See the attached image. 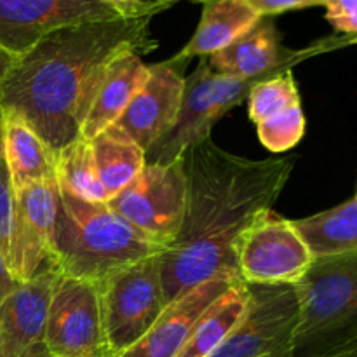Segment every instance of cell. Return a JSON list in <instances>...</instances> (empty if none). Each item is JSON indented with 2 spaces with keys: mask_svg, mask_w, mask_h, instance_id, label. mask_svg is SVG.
I'll use <instances>...</instances> for the list:
<instances>
[{
  "mask_svg": "<svg viewBox=\"0 0 357 357\" xmlns=\"http://www.w3.org/2000/svg\"><path fill=\"white\" fill-rule=\"evenodd\" d=\"M293 162V157L253 160L234 155L216 146L211 136L187 150L183 223L160 255L167 303L209 279H239L237 241L260 213L272 209Z\"/></svg>",
  "mask_w": 357,
  "mask_h": 357,
  "instance_id": "1",
  "label": "cell"
},
{
  "mask_svg": "<svg viewBox=\"0 0 357 357\" xmlns=\"http://www.w3.org/2000/svg\"><path fill=\"white\" fill-rule=\"evenodd\" d=\"M153 16H121L61 28L14 59L0 87V110L23 119L58 155L80 138L98 86L124 51L157 47Z\"/></svg>",
  "mask_w": 357,
  "mask_h": 357,
  "instance_id": "2",
  "label": "cell"
},
{
  "mask_svg": "<svg viewBox=\"0 0 357 357\" xmlns=\"http://www.w3.org/2000/svg\"><path fill=\"white\" fill-rule=\"evenodd\" d=\"M166 248L112 211L59 187L51 264L63 275L101 284L122 268L162 255Z\"/></svg>",
  "mask_w": 357,
  "mask_h": 357,
  "instance_id": "3",
  "label": "cell"
},
{
  "mask_svg": "<svg viewBox=\"0 0 357 357\" xmlns=\"http://www.w3.org/2000/svg\"><path fill=\"white\" fill-rule=\"evenodd\" d=\"M296 286L300 321L293 357H310L357 337V250L314 258Z\"/></svg>",
  "mask_w": 357,
  "mask_h": 357,
  "instance_id": "4",
  "label": "cell"
},
{
  "mask_svg": "<svg viewBox=\"0 0 357 357\" xmlns=\"http://www.w3.org/2000/svg\"><path fill=\"white\" fill-rule=\"evenodd\" d=\"M105 333L115 357L136 344L169 305L160 255L122 268L100 284Z\"/></svg>",
  "mask_w": 357,
  "mask_h": 357,
  "instance_id": "5",
  "label": "cell"
},
{
  "mask_svg": "<svg viewBox=\"0 0 357 357\" xmlns=\"http://www.w3.org/2000/svg\"><path fill=\"white\" fill-rule=\"evenodd\" d=\"M239 323L209 357H293L300 300L295 284H248Z\"/></svg>",
  "mask_w": 357,
  "mask_h": 357,
  "instance_id": "6",
  "label": "cell"
},
{
  "mask_svg": "<svg viewBox=\"0 0 357 357\" xmlns=\"http://www.w3.org/2000/svg\"><path fill=\"white\" fill-rule=\"evenodd\" d=\"M237 274L248 284H298L314 257L293 220L260 213L236 244Z\"/></svg>",
  "mask_w": 357,
  "mask_h": 357,
  "instance_id": "7",
  "label": "cell"
},
{
  "mask_svg": "<svg viewBox=\"0 0 357 357\" xmlns=\"http://www.w3.org/2000/svg\"><path fill=\"white\" fill-rule=\"evenodd\" d=\"M107 206L146 237L167 248L180 232L187 208L183 159L169 166L146 164Z\"/></svg>",
  "mask_w": 357,
  "mask_h": 357,
  "instance_id": "8",
  "label": "cell"
},
{
  "mask_svg": "<svg viewBox=\"0 0 357 357\" xmlns=\"http://www.w3.org/2000/svg\"><path fill=\"white\" fill-rule=\"evenodd\" d=\"M44 345L51 357H115L105 333L100 284L59 272Z\"/></svg>",
  "mask_w": 357,
  "mask_h": 357,
  "instance_id": "9",
  "label": "cell"
},
{
  "mask_svg": "<svg viewBox=\"0 0 357 357\" xmlns=\"http://www.w3.org/2000/svg\"><path fill=\"white\" fill-rule=\"evenodd\" d=\"M121 16L107 0H0V49L16 59L52 31Z\"/></svg>",
  "mask_w": 357,
  "mask_h": 357,
  "instance_id": "10",
  "label": "cell"
},
{
  "mask_svg": "<svg viewBox=\"0 0 357 357\" xmlns=\"http://www.w3.org/2000/svg\"><path fill=\"white\" fill-rule=\"evenodd\" d=\"M59 271L44 265L0 302V349L9 357H51L44 345Z\"/></svg>",
  "mask_w": 357,
  "mask_h": 357,
  "instance_id": "11",
  "label": "cell"
},
{
  "mask_svg": "<svg viewBox=\"0 0 357 357\" xmlns=\"http://www.w3.org/2000/svg\"><path fill=\"white\" fill-rule=\"evenodd\" d=\"M187 65L173 56L167 61L149 65L145 84L128 105L115 126L135 139L145 153L176 122L185 91L181 70Z\"/></svg>",
  "mask_w": 357,
  "mask_h": 357,
  "instance_id": "12",
  "label": "cell"
},
{
  "mask_svg": "<svg viewBox=\"0 0 357 357\" xmlns=\"http://www.w3.org/2000/svg\"><path fill=\"white\" fill-rule=\"evenodd\" d=\"M16 192V225L9 268L20 282L51 264L52 236L59 206V185L33 183Z\"/></svg>",
  "mask_w": 357,
  "mask_h": 357,
  "instance_id": "13",
  "label": "cell"
},
{
  "mask_svg": "<svg viewBox=\"0 0 357 357\" xmlns=\"http://www.w3.org/2000/svg\"><path fill=\"white\" fill-rule=\"evenodd\" d=\"M342 44L345 42L324 40L300 51L286 49L274 21L271 17H261L243 37L206 59L218 75L248 79L268 72H288L296 63Z\"/></svg>",
  "mask_w": 357,
  "mask_h": 357,
  "instance_id": "14",
  "label": "cell"
},
{
  "mask_svg": "<svg viewBox=\"0 0 357 357\" xmlns=\"http://www.w3.org/2000/svg\"><path fill=\"white\" fill-rule=\"evenodd\" d=\"M236 281L215 278L185 291L166 307L162 316L132 347L117 357H176L202 314Z\"/></svg>",
  "mask_w": 357,
  "mask_h": 357,
  "instance_id": "15",
  "label": "cell"
},
{
  "mask_svg": "<svg viewBox=\"0 0 357 357\" xmlns=\"http://www.w3.org/2000/svg\"><path fill=\"white\" fill-rule=\"evenodd\" d=\"M213 84L215 72L202 59L197 68L185 79L183 100L173 128L146 152V164L169 166L183 159L195 143L211 136L216 119L213 115Z\"/></svg>",
  "mask_w": 357,
  "mask_h": 357,
  "instance_id": "16",
  "label": "cell"
},
{
  "mask_svg": "<svg viewBox=\"0 0 357 357\" xmlns=\"http://www.w3.org/2000/svg\"><path fill=\"white\" fill-rule=\"evenodd\" d=\"M149 72V65L142 61V54L136 51H124L115 56L105 70L89 112L84 119L80 138L91 142L105 129L114 126L139 87L145 84Z\"/></svg>",
  "mask_w": 357,
  "mask_h": 357,
  "instance_id": "17",
  "label": "cell"
},
{
  "mask_svg": "<svg viewBox=\"0 0 357 357\" xmlns=\"http://www.w3.org/2000/svg\"><path fill=\"white\" fill-rule=\"evenodd\" d=\"M2 152L14 190L33 183L58 181L56 153L44 139L13 112L0 110Z\"/></svg>",
  "mask_w": 357,
  "mask_h": 357,
  "instance_id": "18",
  "label": "cell"
},
{
  "mask_svg": "<svg viewBox=\"0 0 357 357\" xmlns=\"http://www.w3.org/2000/svg\"><path fill=\"white\" fill-rule=\"evenodd\" d=\"M201 21L188 44L174 58L188 63L192 58H209L250 31L260 14L248 0H204Z\"/></svg>",
  "mask_w": 357,
  "mask_h": 357,
  "instance_id": "19",
  "label": "cell"
},
{
  "mask_svg": "<svg viewBox=\"0 0 357 357\" xmlns=\"http://www.w3.org/2000/svg\"><path fill=\"white\" fill-rule=\"evenodd\" d=\"M89 143L98 178L108 194V201L128 187L146 166L145 150L115 124Z\"/></svg>",
  "mask_w": 357,
  "mask_h": 357,
  "instance_id": "20",
  "label": "cell"
},
{
  "mask_svg": "<svg viewBox=\"0 0 357 357\" xmlns=\"http://www.w3.org/2000/svg\"><path fill=\"white\" fill-rule=\"evenodd\" d=\"M248 289L237 279L195 323L187 344L176 357H209L239 323L246 310Z\"/></svg>",
  "mask_w": 357,
  "mask_h": 357,
  "instance_id": "21",
  "label": "cell"
},
{
  "mask_svg": "<svg viewBox=\"0 0 357 357\" xmlns=\"http://www.w3.org/2000/svg\"><path fill=\"white\" fill-rule=\"evenodd\" d=\"M314 258L357 250V199L309 218L293 220Z\"/></svg>",
  "mask_w": 357,
  "mask_h": 357,
  "instance_id": "22",
  "label": "cell"
},
{
  "mask_svg": "<svg viewBox=\"0 0 357 357\" xmlns=\"http://www.w3.org/2000/svg\"><path fill=\"white\" fill-rule=\"evenodd\" d=\"M58 185L70 194L89 202H108L94 164L93 149L87 139L79 138L56 155Z\"/></svg>",
  "mask_w": 357,
  "mask_h": 357,
  "instance_id": "23",
  "label": "cell"
},
{
  "mask_svg": "<svg viewBox=\"0 0 357 357\" xmlns=\"http://www.w3.org/2000/svg\"><path fill=\"white\" fill-rule=\"evenodd\" d=\"M248 100H250V119L255 124H260L261 121L291 105L302 103L291 70L255 84L248 94Z\"/></svg>",
  "mask_w": 357,
  "mask_h": 357,
  "instance_id": "24",
  "label": "cell"
},
{
  "mask_svg": "<svg viewBox=\"0 0 357 357\" xmlns=\"http://www.w3.org/2000/svg\"><path fill=\"white\" fill-rule=\"evenodd\" d=\"M260 143L268 152L281 153L295 149L305 135V115L302 103L291 105L257 124Z\"/></svg>",
  "mask_w": 357,
  "mask_h": 357,
  "instance_id": "25",
  "label": "cell"
},
{
  "mask_svg": "<svg viewBox=\"0 0 357 357\" xmlns=\"http://www.w3.org/2000/svg\"><path fill=\"white\" fill-rule=\"evenodd\" d=\"M14 225H16V192L10 183L3 152L0 149V251L7 261L14 239Z\"/></svg>",
  "mask_w": 357,
  "mask_h": 357,
  "instance_id": "26",
  "label": "cell"
},
{
  "mask_svg": "<svg viewBox=\"0 0 357 357\" xmlns=\"http://www.w3.org/2000/svg\"><path fill=\"white\" fill-rule=\"evenodd\" d=\"M326 21L337 31L357 37V0H324Z\"/></svg>",
  "mask_w": 357,
  "mask_h": 357,
  "instance_id": "27",
  "label": "cell"
},
{
  "mask_svg": "<svg viewBox=\"0 0 357 357\" xmlns=\"http://www.w3.org/2000/svg\"><path fill=\"white\" fill-rule=\"evenodd\" d=\"M248 2L261 17H271L288 10L323 6L324 0H248Z\"/></svg>",
  "mask_w": 357,
  "mask_h": 357,
  "instance_id": "28",
  "label": "cell"
},
{
  "mask_svg": "<svg viewBox=\"0 0 357 357\" xmlns=\"http://www.w3.org/2000/svg\"><path fill=\"white\" fill-rule=\"evenodd\" d=\"M131 16H155L174 6L173 0H107Z\"/></svg>",
  "mask_w": 357,
  "mask_h": 357,
  "instance_id": "29",
  "label": "cell"
},
{
  "mask_svg": "<svg viewBox=\"0 0 357 357\" xmlns=\"http://www.w3.org/2000/svg\"><path fill=\"white\" fill-rule=\"evenodd\" d=\"M20 284L21 282L14 278L9 265H7L6 257H3L2 251H0V302H2L6 296H9Z\"/></svg>",
  "mask_w": 357,
  "mask_h": 357,
  "instance_id": "30",
  "label": "cell"
},
{
  "mask_svg": "<svg viewBox=\"0 0 357 357\" xmlns=\"http://www.w3.org/2000/svg\"><path fill=\"white\" fill-rule=\"evenodd\" d=\"M310 357H357V337L344 342V344L337 345V347L328 349V351L321 352V354L310 356Z\"/></svg>",
  "mask_w": 357,
  "mask_h": 357,
  "instance_id": "31",
  "label": "cell"
},
{
  "mask_svg": "<svg viewBox=\"0 0 357 357\" xmlns=\"http://www.w3.org/2000/svg\"><path fill=\"white\" fill-rule=\"evenodd\" d=\"M13 63H14L13 56H9L6 51H3V49H0V87H2L3 79H6L7 72L10 70Z\"/></svg>",
  "mask_w": 357,
  "mask_h": 357,
  "instance_id": "32",
  "label": "cell"
},
{
  "mask_svg": "<svg viewBox=\"0 0 357 357\" xmlns=\"http://www.w3.org/2000/svg\"><path fill=\"white\" fill-rule=\"evenodd\" d=\"M174 3H178V2H204V0H173Z\"/></svg>",
  "mask_w": 357,
  "mask_h": 357,
  "instance_id": "33",
  "label": "cell"
},
{
  "mask_svg": "<svg viewBox=\"0 0 357 357\" xmlns=\"http://www.w3.org/2000/svg\"><path fill=\"white\" fill-rule=\"evenodd\" d=\"M0 149H2V119H0Z\"/></svg>",
  "mask_w": 357,
  "mask_h": 357,
  "instance_id": "34",
  "label": "cell"
},
{
  "mask_svg": "<svg viewBox=\"0 0 357 357\" xmlns=\"http://www.w3.org/2000/svg\"><path fill=\"white\" fill-rule=\"evenodd\" d=\"M0 357H9V356H7V354H6V352H3V351H2V349H0Z\"/></svg>",
  "mask_w": 357,
  "mask_h": 357,
  "instance_id": "35",
  "label": "cell"
},
{
  "mask_svg": "<svg viewBox=\"0 0 357 357\" xmlns=\"http://www.w3.org/2000/svg\"><path fill=\"white\" fill-rule=\"evenodd\" d=\"M351 42H357V37L356 38H351Z\"/></svg>",
  "mask_w": 357,
  "mask_h": 357,
  "instance_id": "36",
  "label": "cell"
},
{
  "mask_svg": "<svg viewBox=\"0 0 357 357\" xmlns=\"http://www.w3.org/2000/svg\"><path fill=\"white\" fill-rule=\"evenodd\" d=\"M356 199H357V195H356Z\"/></svg>",
  "mask_w": 357,
  "mask_h": 357,
  "instance_id": "37",
  "label": "cell"
}]
</instances>
